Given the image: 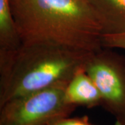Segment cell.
<instances>
[{
  "label": "cell",
  "instance_id": "1",
  "mask_svg": "<svg viewBox=\"0 0 125 125\" xmlns=\"http://www.w3.org/2000/svg\"><path fill=\"white\" fill-rule=\"evenodd\" d=\"M23 45L103 49L102 28L88 0H9Z\"/></svg>",
  "mask_w": 125,
  "mask_h": 125
},
{
  "label": "cell",
  "instance_id": "2",
  "mask_svg": "<svg viewBox=\"0 0 125 125\" xmlns=\"http://www.w3.org/2000/svg\"><path fill=\"white\" fill-rule=\"evenodd\" d=\"M90 54L57 45H22L0 59V107L20 96L68 84Z\"/></svg>",
  "mask_w": 125,
  "mask_h": 125
},
{
  "label": "cell",
  "instance_id": "3",
  "mask_svg": "<svg viewBox=\"0 0 125 125\" xmlns=\"http://www.w3.org/2000/svg\"><path fill=\"white\" fill-rule=\"evenodd\" d=\"M60 84L13 99L0 107V125H49L69 117L76 106L65 99Z\"/></svg>",
  "mask_w": 125,
  "mask_h": 125
},
{
  "label": "cell",
  "instance_id": "4",
  "mask_svg": "<svg viewBox=\"0 0 125 125\" xmlns=\"http://www.w3.org/2000/svg\"><path fill=\"white\" fill-rule=\"evenodd\" d=\"M84 68L100 93L102 106L116 122L125 121V56L102 49L89 54Z\"/></svg>",
  "mask_w": 125,
  "mask_h": 125
},
{
  "label": "cell",
  "instance_id": "5",
  "mask_svg": "<svg viewBox=\"0 0 125 125\" xmlns=\"http://www.w3.org/2000/svg\"><path fill=\"white\" fill-rule=\"evenodd\" d=\"M65 99L67 104L88 108L102 106V97L97 87L81 67L72 77L65 90Z\"/></svg>",
  "mask_w": 125,
  "mask_h": 125
},
{
  "label": "cell",
  "instance_id": "6",
  "mask_svg": "<svg viewBox=\"0 0 125 125\" xmlns=\"http://www.w3.org/2000/svg\"><path fill=\"white\" fill-rule=\"evenodd\" d=\"M88 1L98 17L103 35L125 33V0H88Z\"/></svg>",
  "mask_w": 125,
  "mask_h": 125
},
{
  "label": "cell",
  "instance_id": "7",
  "mask_svg": "<svg viewBox=\"0 0 125 125\" xmlns=\"http://www.w3.org/2000/svg\"><path fill=\"white\" fill-rule=\"evenodd\" d=\"M9 0H0V59L8 57L22 46Z\"/></svg>",
  "mask_w": 125,
  "mask_h": 125
},
{
  "label": "cell",
  "instance_id": "8",
  "mask_svg": "<svg viewBox=\"0 0 125 125\" xmlns=\"http://www.w3.org/2000/svg\"><path fill=\"white\" fill-rule=\"evenodd\" d=\"M102 42L103 47L125 49V32L120 34L103 35Z\"/></svg>",
  "mask_w": 125,
  "mask_h": 125
},
{
  "label": "cell",
  "instance_id": "9",
  "mask_svg": "<svg viewBox=\"0 0 125 125\" xmlns=\"http://www.w3.org/2000/svg\"><path fill=\"white\" fill-rule=\"evenodd\" d=\"M49 125H94L90 122L88 117L85 116L81 117H62L51 122Z\"/></svg>",
  "mask_w": 125,
  "mask_h": 125
},
{
  "label": "cell",
  "instance_id": "10",
  "mask_svg": "<svg viewBox=\"0 0 125 125\" xmlns=\"http://www.w3.org/2000/svg\"><path fill=\"white\" fill-rule=\"evenodd\" d=\"M116 125H125V121L120 122H116Z\"/></svg>",
  "mask_w": 125,
  "mask_h": 125
}]
</instances>
